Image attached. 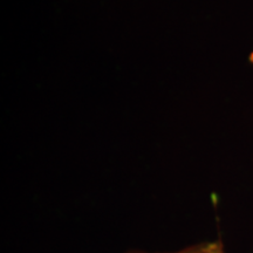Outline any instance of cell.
I'll use <instances>...</instances> for the list:
<instances>
[{"mask_svg": "<svg viewBox=\"0 0 253 253\" xmlns=\"http://www.w3.org/2000/svg\"><path fill=\"white\" fill-rule=\"evenodd\" d=\"M125 253H223V248L219 243H198L195 245H189L184 249L173 252H148L142 250H129Z\"/></svg>", "mask_w": 253, "mask_h": 253, "instance_id": "6da1fadb", "label": "cell"}]
</instances>
